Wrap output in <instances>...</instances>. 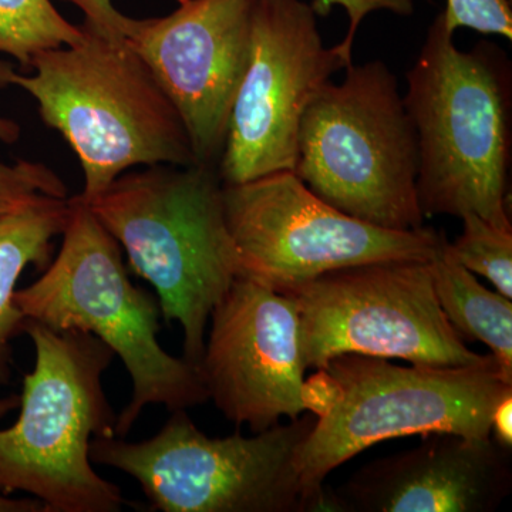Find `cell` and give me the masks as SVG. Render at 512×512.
<instances>
[{"label":"cell","mask_w":512,"mask_h":512,"mask_svg":"<svg viewBox=\"0 0 512 512\" xmlns=\"http://www.w3.org/2000/svg\"><path fill=\"white\" fill-rule=\"evenodd\" d=\"M66 198L62 178L45 164L19 161L8 165L0 161V215L26 207L42 197Z\"/></svg>","instance_id":"19"},{"label":"cell","mask_w":512,"mask_h":512,"mask_svg":"<svg viewBox=\"0 0 512 512\" xmlns=\"http://www.w3.org/2000/svg\"><path fill=\"white\" fill-rule=\"evenodd\" d=\"M342 6L349 16V30L338 47L346 59L352 60V47L360 23L376 10H390L397 15H410L413 12V0H318L313 8L319 13H328L332 6Z\"/></svg>","instance_id":"21"},{"label":"cell","mask_w":512,"mask_h":512,"mask_svg":"<svg viewBox=\"0 0 512 512\" xmlns=\"http://www.w3.org/2000/svg\"><path fill=\"white\" fill-rule=\"evenodd\" d=\"M316 13L302 0H256L247 72L218 161L222 184L295 170L306 107L352 64L338 46L323 45Z\"/></svg>","instance_id":"11"},{"label":"cell","mask_w":512,"mask_h":512,"mask_svg":"<svg viewBox=\"0 0 512 512\" xmlns=\"http://www.w3.org/2000/svg\"><path fill=\"white\" fill-rule=\"evenodd\" d=\"M305 369L345 353L433 366L495 362L467 348L434 289L431 261L397 259L336 269L293 286Z\"/></svg>","instance_id":"9"},{"label":"cell","mask_w":512,"mask_h":512,"mask_svg":"<svg viewBox=\"0 0 512 512\" xmlns=\"http://www.w3.org/2000/svg\"><path fill=\"white\" fill-rule=\"evenodd\" d=\"M200 375L208 400L254 433L309 412L298 305L288 293L247 278L211 313Z\"/></svg>","instance_id":"12"},{"label":"cell","mask_w":512,"mask_h":512,"mask_svg":"<svg viewBox=\"0 0 512 512\" xmlns=\"http://www.w3.org/2000/svg\"><path fill=\"white\" fill-rule=\"evenodd\" d=\"M0 512H47L46 505L37 498H10L0 495Z\"/></svg>","instance_id":"24"},{"label":"cell","mask_w":512,"mask_h":512,"mask_svg":"<svg viewBox=\"0 0 512 512\" xmlns=\"http://www.w3.org/2000/svg\"><path fill=\"white\" fill-rule=\"evenodd\" d=\"M70 202L59 255L35 284L15 292L16 306L49 328L96 336L123 360L133 396L117 416L116 437L130 433L148 404L174 412L208 402L200 370L158 343L156 296L130 281L119 244L89 205L79 195Z\"/></svg>","instance_id":"6"},{"label":"cell","mask_w":512,"mask_h":512,"mask_svg":"<svg viewBox=\"0 0 512 512\" xmlns=\"http://www.w3.org/2000/svg\"><path fill=\"white\" fill-rule=\"evenodd\" d=\"M419 138L399 84L380 60L346 67L303 113L293 173L333 208L376 227H423Z\"/></svg>","instance_id":"7"},{"label":"cell","mask_w":512,"mask_h":512,"mask_svg":"<svg viewBox=\"0 0 512 512\" xmlns=\"http://www.w3.org/2000/svg\"><path fill=\"white\" fill-rule=\"evenodd\" d=\"M491 434L494 439L505 450H511L512 447V393L505 396L491 419Z\"/></svg>","instance_id":"23"},{"label":"cell","mask_w":512,"mask_h":512,"mask_svg":"<svg viewBox=\"0 0 512 512\" xmlns=\"http://www.w3.org/2000/svg\"><path fill=\"white\" fill-rule=\"evenodd\" d=\"M511 450L451 433L379 458L332 495L338 512H491L511 490Z\"/></svg>","instance_id":"14"},{"label":"cell","mask_w":512,"mask_h":512,"mask_svg":"<svg viewBox=\"0 0 512 512\" xmlns=\"http://www.w3.org/2000/svg\"><path fill=\"white\" fill-rule=\"evenodd\" d=\"M84 40L83 26L67 22L50 0H0V52L15 57L26 72L39 53Z\"/></svg>","instance_id":"17"},{"label":"cell","mask_w":512,"mask_h":512,"mask_svg":"<svg viewBox=\"0 0 512 512\" xmlns=\"http://www.w3.org/2000/svg\"><path fill=\"white\" fill-rule=\"evenodd\" d=\"M70 212V198L46 195L26 207L0 215V384L10 380V342L23 333L28 319L16 306V284L29 265L47 268L55 249L53 241L63 235Z\"/></svg>","instance_id":"15"},{"label":"cell","mask_w":512,"mask_h":512,"mask_svg":"<svg viewBox=\"0 0 512 512\" xmlns=\"http://www.w3.org/2000/svg\"><path fill=\"white\" fill-rule=\"evenodd\" d=\"M19 403L20 396H15V394H13V396L5 397V399H0V420H2L6 414L15 410L16 407H19Z\"/></svg>","instance_id":"26"},{"label":"cell","mask_w":512,"mask_h":512,"mask_svg":"<svg viewBox=\"0 0 512 512\" xmlns=\"http://www.w3.org/2000/svg\"><path fill=\"white\" fill-rule=\"evenodd\" d=\"M171 413L156 436L140 443L94 437L92 463L117 468L137 480L153 510L315 511L295 466L299 448L315 426V414L303 413L252 437H208L187 410Z\"/></svg>","instance_id":"8"},{"label":"cell","mask_w":512,"mask_h":512,"mask_svg":"<svg viewBox=\"0 0 512 512\" xmlns=\"http://www.w3.org/2000/svg\"><path fill=\"white\" fill-rule=\"evenodd\" d=\"M463 232L451 252L468 271L484 276L505 298L512 299V229L497 227L474 212L461 217Z\"/></svg>","instance_id":"18"},{"label":"cell","mask_w":512,"mask_h":512,"mask_svg":"<svg viewBox=\"0 0 512 512\" xmlns=\"http://www.w3.org/2000/svg\"><path fill=\"white\" fill-rule=\"evenodd\" d=\"M20 128L18 124L0 117V143H15L19 138Z\"/></svg>","instance_id":"25"},{"label":"cell","mask_w":512,"mask_h":512,"mask_svg":"<svg viewBox=\"0 0 512 512\" xmlns=\"http://www.w3.org/2000/svg\"><path fill=\"white\" fill-rule=\"evenodd\" d=\"M441 15L450 33L467 28L512 39L510 0H447V8Z\"/></svg>","instance_id":"20"},{"label":"cell","mask_w":512,"mask_h":512,"mask_svg":"<svg viewBox=\"0 0 512 512\" xmlns=\"http://www.w3.org/2000/svg\"><path fill=\"white\" fill-rule=\"evenodd\" d=\"M165 18L131 19L126 39L180 113L197 164L214 165L251 55L256 0H177Z\"/></svg>","instance_id":"13"},{"label":"cell","mask_w":512,"mask_h":512,"mask_svg":"<svg viewBox=\"0 0 512 512\" xmlns=\"http://www.w3.org/2000/svg\"><path fill=\"white\" fill-rule=\"evenodd\" d=\"M79 6L86 15L84 26L111 40L126 39L131 19L121 15L111 0H67Z\"/></svg>","instance_id":"22"},{"label":"cell","mask_w":512,"mask_h":512,"mask_svg":"<svg viewBox=\"0 0 512 512\" xmlns=\"http://www.w3.org/2000/svg\"><path fill=\"white\" fill-rule=\"evenodd\" d=\"M306 382L316 423L295 466L315 511H333L323 481L366 448L413 434L488 439L498 403L512 393L497 363L397 366L356 353L333 357Z\"/></svg>","instance_id":"1"},{"label":"cell","mask_w":512,"mask_h":512,"mask_svg":"<svg viewBox=\"0 0 512 512\" xmlns=\"http://www.w3.org/2000/svg\"><path fill=\"white\" fill-rule=\"evenodd\" d=\"M404 106L419 138L417 197L424 217L474 212L510 228V82L485 43L461 52L437 16L407 73Z\"/></svg>","instance_id":"4"},{"label":"cell","mask_w":512,"mask_h":512,"mask_svg":"<svg viewBox=\"0 0 512 512\" xmlns=\"http://www.w3.org/2000/svg\"><path fill=\"white\" fill-rule=\"evenodd\" d=\"M77 46L45 50L28 72L0 63V84L35 97L40 116L79 157L84 202L136 165L197 164L180 113L127 39L111 40L83 25Z\"/></svg>","instance_id":"2"},{"label":"cell","mask_w":512,"mask_h":512,"mask_svg":"<svg viewBox=\"0 0 512 512\" xmlns=\"http://www.w3.org/2000/svg\"><path fill=\"white\" fill-rule=\"evenodd\" d=\"M441 309L461 338L480 340L491 350L504 382L512 384V302L488 291L457 261L446 235L431 259Z\"/></svg>","instance_id":"16"},{"label":"cell","mask_w":512,"mask_h":512,"mask_svg":"<svg viewBox=\"0 0 512 512\" xmlns=\"http://www.w3.org/2000/svg\"><path fill=\"white\" fill-rule=\"evenodd\" d=\"M241 278L285 292L326 272L377 261H431L444 232L367 224L320 200L293 171L224 184Z\"/></svg>","instance_id":"10"},{"label":"cell","mask_w":512,"mask_h":512,"mask_svg":"<svg viewBox=\"0 0 512 512\" xmlns=\"http://www.w3.org/2000/svg\"><path fill=\"white\" fill-rule=\"evenodd\" d=\"M23 333L35 346V367L23 377L18 421L0 430V491L32 495L47 512L120 511V488L90 458L94 437L116 436L101 383L113 350L90 333L32 319Z\"/></svg>","instance_id":"5"},{"label":"cell","mask_w":512,"mask_h":512,"mask_svg":"<svg viewBox=\"0 0 512 512\" xmlns=\"http://www.w3.org/2000/svg\"><path fill=\"white\" fill-rule=\"evenodd\" d=\"M222 191L215 165L160 164L121 174L86 202L156 289L165 322L180 323L183 357L197 369L211 313L241 278Z\"/></svg>","instance_id":"3"}]
</instances>
